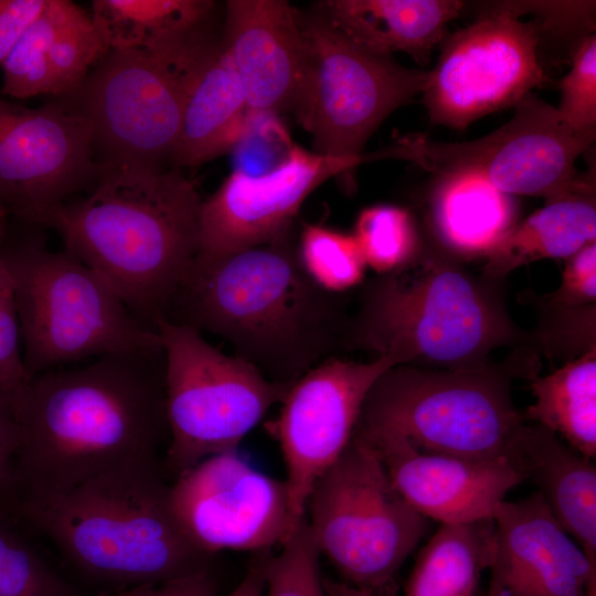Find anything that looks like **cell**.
<instances>
[{
  "label": "cell",
  "instance_id": "cell-1",
  "mask_svg": "<svg viewBox=\"0 0 596 596\" xmlns=\"http://www.w3.org/2000/svg\"><path fill=\"white\" fill-rule=\"evenodd\" d=\"M164 377L163 347L32 376L13 408L18 500L70 489L127 462L163 460Z\"/></svg>",
  "mask_w": 596,
  "mask_h": 596
},
{
  "label": "cell",
  "instance_id": "cell-2",
  "mask_svg": "<svg viewBox=\"0 0 596 596\" xmlns=\"http://www.w3.org/2000/svg\"><path fill=\"white\" fill-rule=\"evenodd\" d=\"M342 296L306 274L290 230L266 244L194 258L161 319L222 338L268 380L291 385L345 350Z\"/></svg>",
  "mask_w": 596,
  "mask_h": 596
},
{
  "label": "cell",
  "instance_id": "cell-3",
  "mask_svg": "<svg viewBox=\"0 0 596 596\" xmlns=\"http://www.w3.org/2000/svg\"><path fill=\"white\" fill-rule=\"evenodd\" d=\"M202 201L181 169L102 164L93 188L53 209L41 228L157 330L198 254Z\"/></svg>",
  "mask_w": 596,
  "mask_h": 596
},
{
  "label": "cell",
  "instance_id": "cell-4",
  "mask_svg": "<svg viewBox=\"0 0 596 596\" xmlns=\"http://www.w3.org/2000/svg\"><path fill=\"white\" fill-rule=\"evenodd\" d=\"M162 459L127 462L50 494L24 496L13 517L84 576L120 590L209 571L211 554L181 529Z\"/></svg>",
  "mask_w": 596,
  "mask_h": 596
},
{
  "label": "cell",
  "instance_id": "cell-5",
  "mask_svg": "<svg viewBox=\"0 0 596 596\" xmlns=\"http://www.w3.org/2000/svg\"><path fill=\"white\" fill-rule=\"evenodd\" d=\"M489 280L446 255L419 251L401 269L363 286L345 350L371 351L396 365H486L492 350L520 337Z\"/></svg>",
  "mask_w": 596,
  "mask_h": 596
},
{
  "label": "cell",
  "instance_id": "cell-6",
  "mask_svg": "<svg viewBox=\"0 0 596 596\" xmlns=\"http://www.w3.org/2000/svg\"><path fill=\"white\" fill-rule=\"evenodd\" d=\"M595 31L592 1H494L441 41L422 92L435 125L462 130L514 107L549 81L553 45L573 51Z\"/></svg>",
  "mask_w": 596,
  "mask_h": 596
},
{
  "label": "cell",
  "instance_id": "cell-7",
  "mask_svg": "<svg viewBox=\"0 0 596 596\" xmlns=\"http://www.w3.org/2000/svg\"><path fill=\"white\" fill-rule=\"evenodd\" d=\"M4 230L0 251L11 274L30 376L86 358L162 347L157 330L136 317L115 290L65 249L47 248L43 228Z\"/></svg>",
  "mask_w": 596,
  "mask_h": 596
},
{
  "label": "cell",
  "instance_id": "cell-8",
  "mask_svg": "<svg viewBox=\"0 0 596 596\" xmlns=\"http://www.w3.org/2000/svg\"><path fill=\"white\" fill-rule=\"evenodd\" d=\"M525 423L509 377L488 364H398L374 382L355 428L402 438L424 453L486 460L509 458Z\"/></svg>",
  "mask_w": 596,
  "mask_h": 596
},
{
  "label": "cell",
  "instance_id": "cell-9",
  "mask_svg": "<svg viewBox=\"0 0 596 596\" xmlns=\"http://www.w3.org/2000/svg\"><path fill=\"white\" fill-rule=\"evenodd\" d=\"M305 519L315 544L344 583L393 596L401 566L427 519L398 493L374 448L358 434L313 485Z\"/></svg>",
  "mask_w": 596,
  "mask_h": 596
},
{
  "label": "cell",
  "instance_id": "cell-10",
  "mask_svg": "<svg viewBox=\"0 0 596 596\" xmlns=\"http://www.w3.org/2000/svg\"><path fill=\"white\" fill-rule=\"evenodd\" d=\"M157 330L166 359L163 467L172 481L210 456L236 450L290 385L221 352L193 328L160 319Z\"/></svg>",
  "mask_w": 596,
  "mask_h": 596
},
{
  "label": "cell",
  "instance_id": "cell-11",
  "mask_svg": "<svg viewBox=\"0 0 596 596\" xmlns=\"http://www.w3.org/2000/svg\"><path fill=\"white\" fill-rule=\"evenodd\" d=\"M298 17L305 63L292 111L315 152L363 159L381 123L422 94L428 71L359 47L316 11Z\"/></svg>",
  "mask_w": 596,
  "mask_h": 596
},
{
  "label": "cell",
  "instance_id": "cell-12",
  "mask_svg": "<svg viewBox=\"0 0 596 596\" xmlns=\"http://www.w3.org/2000/svg\"><path fill=\"white\" fill-rule=\"evenodd\" d=\"M512 118L492 132L465 142H440L425 135L400 136L364 163L397 159L436 175L476 174L511 195L553 198L577 179V159L590 148L596 131L566 125L555 107L529 95L514 107Z\"/></svg>",
  "mask_w": 596,
  "mask_h": 596
},
{
  "label": "cell",
  "instance_id": "cell-13",
  "mask_svg": "<svg viewBox=\"0 0 596 596\" xmlns=\"http://www.w3.org/2000/svg\"><path fill=\"white\" fill-rule=\"evenodd\" d=\"M187 84L145 53L109 50L61 99L88 120L100 164L166 169L172 168Z\"/></svg>",
  "mask_w": 596,
  "mask_h": 596
},
{
  "label": "cell",
  "instance_id": "cell-14",
  "mask_svg": "<svg viewBox=\"0 0 596 596\" xmlns=\"http://www.w3.org/2000/svg\"><path fill=\"white\" fill-rule=\"evenodd\" d=\"M100 169L88 120L63 99L29 108L0 97L1 221L41 228Z\"/></svg>",
  "mask_w": 596,
  "mask_h": 596
},
{
  "label": "cell",
  "instance_id": "cell-15",
  "mask_svg": "<svg viewBox=\"0 0 596 596\" xmlns=\"http://www.w3.org/2000/svg\"><path fill=\"white\" fill-rule=\"evenodd\" d=\"M392 360L358 362L332 356L290 385L269 430L283 454L294 530L305 519L317 480L344 451L374 382Z\"/></svg>",
  "mask_w": 596,
  "mask_h": 596
},
{
  "label": "cell",
  "instance_id": "cell-16",
  "mask_svg": "<svg viewBox=\"0 0 596 596\" xmlns=\"http://www.w3.org/2000/svg\"><path fill=\"white\" fill-rule=\"evenodd\" d=\"M170 502L187 536L211 555L270 551L294 532L285 481L236 450L210 456L174 478Z\"/></svg>",
  "mask_w": 596,
  "mask_h": 596
},
{
  "label": "cell",
  "instance_id": "cell-17",
  "mask_svg": "<svg viewBox=\"0 0 596 596\" xmlns=\"http://www.w3.org/2000/svg\"><path fill=\"white\" fill-rule=\"evenodd\" d=\"M363 159L323 156L294 145L288 158L267 173L233 172L202 201L196 259H212L269 243L292 230L301 204L320 184L352 173Z\"/></svg>",
  "mask_w": 596,
  "mask_h": 596
},
{
  "label": "cell",
  "instance_id": "cell-18",
  "mask_svg": "<svg viewBox=\"0 0 596 596\" xmlns=\"http://www.w3.org/2000/svg\"><path fill=\"white\" fill-rule=\"evenodd\" d=\"M485 596H596V564L560 525L535 491L502 501Z\"/></svg>",
  "mask_w": 596,
  "mask_h": 596
},
{
  "label": "cell",
  "instance_id": "cell-19",
  "mask_svg": "<svg viewBox=\"0 0 596 596\" xmlns=\"http://www.w3.org/2000/svg\"><path fill=\"white\" fill-rule=\"evenodd\" d=\"M354 433L374 448L405 501L440 524L492 520L507 493L523 482L508 457L476 460L429 454L392 435Z\"/></svg>",
  "mask_w": 596,
  "mask_h": 596
},
{
  "label": "cell",
  "instance_id": "cell-20",
  "mask_svg": "<svg viewBox=\"0 0 596 596\" xmlns=\"http://www.w3.org/2000/svg\"><path fill=\"white\" fill-rule=\"evenodd\" d=\"M221 39L248 113L292 110L305 63L299 17L292 7L283 0H228Z\"/></svg>",
  "mask_w": 596,
  "mask_h": 596
},
{
  "label": "cell",
  "instance_id": "cell-21",
  "mask_svg": "<svg viewBox=\"0 0 596 596\" xmlns=\"http://www.w3.org/2000/svg\"><path fill=\"white\" fill-rule=\"evenodd\" d=\"M210 0H94L92 18L109 50L138 51L188 79L219 41Z\"/></svg>",
  "mask_w": 596,
  "mask_h": 596
},
{
  "label": "cell",
  "instance_id": "cell-22",
  "mask_svg": "<svg viewBox=\"0 0 596 596\" xmlns=\"http://www.w3.org/2000/svg\"><path fill=\"white\" fill-rule=\"evenodd\" d=\"M510 460L538 488L551 513L596 564V466L549 429L525 423Z\"/></svg>",
  "mask_w": 596,
  "mask_h": 596
},
{
  "label": "cell",
  "instance_id": "cell-23",
  "mask_svg": "<svg viewBox=\"0 0 596 596\" xmlns=\"http://www.w3.org/2000/svg\"><path fill=\"white\" fill-rule=\"evenodd\" d=\"M465 6L459 0H324L316 12L365 51L403 52L425 65Z\"/></svg>",
  "mask_w": 596,
  "mask_h": 596
},
{
  "label": "cell",
  "instance_id": "cell-24",
  "mask_svg": "<svg viewBox=\"0 0 596 596\" xmlns=\"http://www.w3.org/2000/svg\"><path fill=\"white\" fill-rule=\"evenodd\" d=\"M242 83L222 39L198 65L187 86L180 136L170 166H200L232 150L248 118Z\"/></svg>",
  "mask_w": 596,
  "mask_h": 596
},
{
  "label": "cell",
  "instance_id": "cell-25",
  "mask_svg": "<svg viewBox=\"0 0 596 596\" xmlns=\"http://www.w3.org/2000/svg\"><path fill=\"white\" fill-rule=\"evenodd\" d=\"M596 242L595 170L578 174L562 193L515 224L485 256L483 276L498 280L520 266L568 258Z\"/></svg>",
  "mask_w": 596,
  "mask_h": 596
},
{
  "label": "cell",
  "instance_id": "cell-26",
  "mask_svg": "<svg viewBox=\"0 0 596 596\" xmlns=\"http://www.w3.org/2000/svg\"><path fill=\"white\" fill-rule=\"evenodd\" d=\"M513 196L476 174H439L430 193L433 228L451 253L485 257L515 225Z\"/></svg>",
  "mask_w": 596,
  "mask_h": 596
},
{
  "label": "cell",
  "instance_id": "cell-27",
  "mask_svg": "<svg viewBox=\"0 0 596 596\" xmlns=\"http://www.w3.org/2000/svg\"><path fill=\"white\" fill-rule=\"evenodd\" d=\"M493 547V520L440 524L416 557L405 596H477Z\"/></svg>",
  "mask_w": 596,
  "mask_h": 596
},
{
  "label": "cell",
  "instance_id": "cell-28",
  "mask_svg": "<svg viewBox=\"0 0 596 596\" xmlns=\"http://www.w3.org/2000/svg\"><path fill=\"white\" fill-rule=\"evenodd\" d=\"M534 402L523 417L582 455L596 456V347L531 383Z\"/></svg>",
  "mask_w": 596,
  "mask_h": 596
},
{
  "label": "cell",
  "instance_id": "cell-29",
  "mask_svg": "<svg viewBox=\"0 0 596 596\" xmlns=\"http://www.w3.org/2000/svg\"><path fill=\"white\" fill-rule=\"evenodd\" d=\"M70 0H47L42 12L1 63V93L15 99L54 95L49 52L58 33L81 12Z\"/></svg>",
  "mask_w": 596,
  "mask_h": 596
},
{
  "label": "cell",
  "instance_id": "cell-30",
  "mask_svg": "<svg viewBox=\"0 0 596 596\" xmlns=\"http://www.w3.org/2000/svg\"><path fill=\"white\" fill-rule=\"evenodd\" d=\"M296 252L306 274L328 292L343 295L364 279L366 264L352 234L306 224L296 241Z\"/></svg>",
  "mask_w": 596,
  "mask_h": 596
},
{
  "label": "cell",
  "instance_id": "cell-31",
  "mask_svg": "<svg viewBox=\"0 0 596 596\" xmlns=\"http://www.w3.org/2000/svg\"><path fill=\"white\" fill-rule=\"evenodd\" d=\"M352 235L366 267L379 276L401 269L419 252L414 220L406 209L396 205L379 204L362 210Z\"/></svg>",
  "mask_w": 596,
  "mask_h": 596
},
{
  "label": "cell",
  "instance_id": "cell-32",
  "mask_svg": "<svg viewBox=\"0 0 596 596\" xmlns=\"http://www.w3.org/2000/svg\"><path fill=\"white\" fill-rule=\"evenodd\" d=\"M0 512V596H76L72 586Z\"/></svg>",
  "mask_w": 596,
  "mask_h": 596
},
{
  "label": "cell",
  "instance_id": "cell-33",
  "mask_svg": "<svg viewBox=\"0 0 596 596\" xmlns=\"http://www.w3.org/2000/svg\"><path fill=\"white\" fill-rule=\"evenodd\" d=\"M109 52L108 44L91 13L81 12L58 33L49 52L55 96L75 92L91 67Z\"/></svg>",
  "mask_w": 596,
  "mask_h": 596
},
{
  "label": "cell",
  "instance_id": "cell-34",
  "mask_svg": "<svg viewBox=\"0 0 596 596\" xmlns=\"http://www.w3.org/2000/svg\"><path fill=\"white\" fill-rule=\"evenodd\" d=\"M270 555L265 566V596H327L320 576V553L304 519Z\"/></svg>",
  "mask_w": 596,
  "mask_h": 596
},
{
  "label": "cell",
  "instance_id": "cell-35",
  "mask_svg": "<svg viewBox=\"0 0 596 596\" xmlns=\"http://www.w3.org/2000/svg\"><path fill=\"white\" fill-rule=\"evenodd\" d=\"M571 67L560 81V118L578 131H596V34L582 39L570 57Z\"/></svg>",
  "mask_w": 596,
  "mask_h": 596
},
{
  "label": "cell",
  "instance_id": "cell-36",
  "mask_svg": "<svg viewBox=\"0 0 596 596\" xmlns=\"http://www.w3.org/2000/svg\"><path fill=\"white\" fill-rule=\"evenodd\" d=\"M6 225L0 220V241ZM31 377L22 360L14 285L0 251V394L12 408Z\"/></svg>",
  "mask_w": 596,
  "mask_h": 596
},
{
  "label": "cell",
  "instance_id": "cell-37",
  "mask_svg": "<svg viewBox=\"0 0 596 596\" xmlns=\"http://www.w3.org/2000/svg\"><path fill=\"white\" fill-rule=\"evenodd\" d=\"M292 147L277 115L249 113L243 135L232 149L234 170L249 175L267 173L288 158Z\"/></svg>",
  "mask_w": 596,
  "mask_h": 596
},
{
  "label": "cell",
  "instance_id": "cell-38",
  "mask_svg": "<svg viewBox=\"0 0 596 596\" xmlns=\"http://www.w3.org/2000/svg\"><path fill=\"white\" fill-rule=\"evenodd\" d=\"M596 242H592L566 258L562 281L549 298L554 308H576L595 305Z\"/></svg>",
  "mask_w": 596,
  "mask_h": 596
},
{
  "label": "cell",
  "instance_id": "cell-39",
  "mask_svg": "<svg viewBox=\"0 0 596 596\" xmlns=\"http://www.w3.org/2000/svg\"><path fill=\"white\" fill-rule=\"evenodd\" d=\"M18 447L17 418L10 403L0 394V505L12 517L18 501Z\"/></svg>",
  "mask_w": 596,
  "mask_h": 596
},
{
  "label": "cell",
  "instance_id": "cell-40",
  "mask_svg": "<svg viewBox=\"0 0 596 596\" xmlns=\"http://www.w3.org/2000/svg\"><path fill=\"white\" fill-rule=\"evenodd\" d=\"M47 0H0V65Z\"/></svg>",
  "mask_w": 596,
  "mask_h": 596
},
{
  "label": "cell",
  "instance_id": "cell-41",
  "mask_svg": "<svg viewBox=\"0 0 596 596\" xmlns=\"http://www.w3.org/2000/svg\"><path fill=\"white\" fill-rule=\"evenodd\" d=\"M107 596H217L209 571L161 583L126 588Z\"/></svg>",
  "mask_w": 596,
  "mask_h": 596
},
{
  "label": "cell",
  "instance_id": "cell-42",
  "mask_svg": "<svg viewBox=\"0 0 596 596\" xmlns=\"http://www.w3.org/2000/svg\"><path fill=\"white\" fill-rule=\"evenodd\" d=\"M269 551L258 552L245 576L228 596H265V566Z\"/></svg>",
  "mask_w": 596,
  "mask_h": 596
},
{
  "label": "cell",
  "instance_id": "cell-43",
  "mask_svg": "<svg viewBox=\"0 0 596 596\" xmlns=\"http://www.w3.org/2000/svg\"><path fill=\"white\" fill-rule=\"evenodd\" d=\"M323 587L327 596H374L366 590L353 587L344 582L337 583L326 579L323 581Z\"/></svg>",
  "mask_w": 596,
  "mask_h": 596
},
{
  "label": "cell",
  "instance_id": "cell-44",
  "mask_svg": "<svg viewBox=\"0 0 596 596\" xmlns=\"http://www.w3.org/2000/svg\"><path fill=\"white\" fill-rule=\"evenodd\" d=\"M477 596H485L483 590H479L478 594H477Z\"/></svg>",
  "mask_w": 596,
  "mask_h": 596
}]
</instances>
